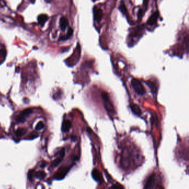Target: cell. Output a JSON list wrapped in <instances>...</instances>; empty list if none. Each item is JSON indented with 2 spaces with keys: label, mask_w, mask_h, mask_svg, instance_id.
Returning <instances> with one entry per match:
<instances>
[{
  "label": "cell",
  "mask_w": 189,
  "mask_h": 189,
  "mask_svg": "<svg viewBox=\"0 0 189 189\" xmlns=\"http://www.w3.org/2000/svg\"><path fill=\"white\" fill-rule=\"evenodd\" d=\"M160 189H164V188H161Z\"/></svg>",
  "instance_id": "obj_25"
},
{
  "label": "cell",
  "mask_w": 189,
  "mask_h": 189,
  "mask_svg": "<svg viewBox=\"0 0 189 189\" xmlns=\"http://www.w3.org/2000/svg\"><path fill=\"white\" fill-rule=\"evenodd\" d=\"M32 112V110L31 108H28L26 109H25L24 111H21L20 114L16 118V121L19 123H22L24 122L26 117H27L28 115H30Z\"/></svg>",
  "instance_id": "obj_3"
},
{
  "label": "cell",
  "mask_w": 189,
  "mask_h": 189,
  "mask_svg": "<svg viewBox=\"0 0 189 189\" xmlns=\"http://www.w3.org/2000/svg\"><path fill=\"white\" fill-rule=\"evenodd\" d=\"M131 111L137 116H140L142 114V111L140 107L137 104H132L130 105Z\"/></svg>",
  "instance_id": "obj_10"
},
{
  "label": "cell",
  "mask_w": 189,
  "mask_h": 189,
  "mask_svg": "<svg viewBox=\"0 0 189 189\" xmlns=\"http://www.w3.org/2000/svg\"><path fill=\"white\" fill-rule=\"evenodd\" d=\"M119 10L124 14H126V13H127V9H126V7L125 6L124 2H123V1L121 2V3H120V6L119 7Z\"/></svg>",
  "instance_id": "obj_16"
},
{
  "label": "cell",
  "mask_w": 189,
  "mask_h": 189,
  "mask_svg": "<svg viewBox=\"0 0 189 189\" xmlns=\"http://www.w3.org/2000/svg\"><path fill=\"white\" fill-rule=\"evenodd\" d=\"M44 128H45L44 123L42 122H39V123H38L36 125L35 129L36 131H40V130L43 129Z\"/></svg>",
  "instance_id": "obj_20"
},
{
  "label": "cell",
  "mask_w": 189,
  "mask_h": 189,
  "mask_svg": "<svg viewBox=\"0 0 189 189\" xmlns=\"http://www.w3.org/2000/svg\"><path fill=\"white\" fill-rule=\"evenodd\" d=\"M126 151V150H125ZM122 159H123V161H122V163H123V166H128L129 164V157H128V151H126V153H124L123 151V157H122Z\"/></svg>",
  "instance_id": "obj_14"
},
{
  "label": "cell",
  "mask_w": 189,
  "mask_h": 189,
  "mask_svg": "<svg viewBox=\"0 0 189 189\" xmlns=\"http://www.w3.org/2000/svg\"><path fill=\"white\" fill-rule=\"evenodd\" d=\"M142 10L140 9L139 12H138V19H141V17H142Z\"/></svg>",
  "instance_id": "obj_23"
},
{
  "label": "cell",
  "mask_w": 189,
  "mask_h": 189,
  "mask_svg": "<svg viewBox=\"0 0 189 189\" xmlns=\"http://www.w3.org/2000/svg\"><path fill=\"white\" fill-rule=\"evenodd\" d=\"M72 126L71 122L68 120H65L63 121L62 125V131L64 133L68 132L71 129Z\"/></svg>",
  "instance_id": "obj_11"
},
{
  "label": "cell",
  "mask_w": 189,
  "mask_h": 189,
  "mask_svg": "<svg viewBox=\"0 0 189 189\" xmlns=\"http://www.w3.org/2000/svg\"><path fill=\"white\" fill-rule=\"evenodd\" d=\"M26 130L23 128H19L16 131V134L17 137H21L26 133Z\"/></svg>",
  "instance_id": "obj_18"
},
{
  "label": "cell",
  "mask_w": 189,
  "mask_h": 189,
  "mask_svg": "<svg viewBox=\"0 0 189 189\" xmlns=\"http://www.w3.org/2000/svg\"><path fill=\"white\" fill-rule=\"evenodd\" d=\"M32 176H33V174L32 172V171H30L29 173H28V179H30V181H31V180L32 179Z\"/></svg>",
  "instance_id": "obj_22"
},
{
  "label": "cell",
  "mask_w": 189,
  "mask_h": 189,
  "mask_svg": "<svg viewBox=\"0 0 189 189\" xmlns=\"http://www.w3.org/2000/svg\"><path fill=\"white\" fill-rule=\"evenodd\" d=\"M46 165H47L46 163H45V162H43V163H42V164H41V165L40 167H41V168H43L46 167Z\"/></svg>",
  "instance_id": "obj_24"
},
{
  "label": "cell",
  "mask_w": 189,
  "mask_h": 189,
  "mask_svg": "<svg viewBox=\"0 0 189 189\" xmlns=\"http://www.w3.org/2000/svg\"><path fill=\"white\" fill-rule=\"evenodd\" d=\"M73 29H72V28H69L68 31V32L67 33L66 36L61 37L59 38V41H65L67 39H69L72 36V35H73Z\"/></svg>",
  "instance_id": "obj_15"
},
{
  "label": "cell",
  "mask_w": 189,
  "mask_h": 189,
  "mask_svg": "<svg viewBox=\"0 0 189 189\" xmlns=\"http://www.w3.org/2000/svg\"><path fill=\"white\" fill-rule=\"evenodd\" d=\"M59 25H60V27L62 30H63V31L65 30L66 28L69 25L68 20L65 17H61V19H60V21H59Z\"/></svg>",
  "instance_id": "obj_12"
},
{
  "label": "cell",
  "mask_w": 189,
  "mask_h": 189,
  "mask_svg": "<svg viewBox=\"0 0 189 189\" xmlns=\"http://www.w3.org/2000/svg\"><path fill=\"white\" fill-rule=\"evenodd\" d=\"M46 173L44 171H42L37 172L35 174V176L39 179H43L46 177Z\"/></svg>",
  "instance_id": "obj_17"
},
{
  "label": "cell",
  "mask_w": 189,
  "mask_h": 189,
  "mask_svg": "<svg viewBox=\"0 0 189 189\" xmlns=\"http://www.w3.org/2000/svg\"><path fill=\"white\" fill-rule=\"evenodd\" d=\"M65 149H62L59 152V157L53 162L51 166L56 167L57 165H58L59 164L61 163L62 160L63 159V157H65Z\"/></svg>",
  "instance_id": "obj_6"
},
{
  "label": "cell",
  "mask_w": 189,
  "mask_h": 189,
  "mask_svg": "<svg viewBox=\"0 0 189 189\" xmlns=\"http://www.w3.org/2000/svg\"><path fill=\"white\" fill-rule=\"evenodd\" d=\"M146 83L150 87V88L151 89V91H153V93H156V88H155V85H154V84H153V82H151L150 81H148V82H146Z\"/></svg>",
  "instance_id": "obj_19"
},
{
  "label": "cell",
  "mask_w": 189,
  "mask_h": 189,
  "mask_svg": "<svg viewBox=\"0 0 189 189\" xmlns=\"http://www.w3.org/2000/svg\"><path fill=\"white\" fill-rule=\"evenodd\" d=\"M131 85L134 89L135 91L137 94L140 96H143L145 94L146 91L142 83L137 79H133L131 82Z\"/></svg>",
  "instance_id": "obj_2"
},
{
  "label": "cell",
  "mask_w": 189,
  "mask_h": 189,
  "mask_svg": "<svg viewBox=\"0 0 189 189\" xmlns=\"http://www.w3.org/2000/svg\"><path fill=\"white\" fill-rule=\"evenodd\" d=\"M48 19V17L47 14H40L38 17V21L39 25H41L42 26L44 25V24L46 23V21Z\"/></svg>",
  "instance_id": "obj_13"
},
{
  "label": "cell",
  "mask_w": 189,
  "mask_h": 189,
  "mask_svg": "<svg viewBox=\"0 0 189 189\" xmlns=\"http://www.w3.org/2000/svg\"><path fill=\"white\" fill-rule=\"evenodd\" d=\"M103 11L101 8L97 7H94L93 8V17L94 20L97 22H100L103 17Z\"/></svg>",
  "instance_id": "obj_5"
},
{
  "label": "cell",
  "mask_w": 189,
  "mask_h": 189,
  "mask_svg": "<svg viewBox=\"0 0 189 189\" xmlns=\"http://www.w3.org/2000/svg\"><path fill=\"white\" fill-rule=\"evenodd\" d=\"M71 169V167H65V168H62L61 169L59 170L55 174L54 178L57 180H62L63 179L67 174L68 173L69 170Z\"/></svg>",
  "instance_id": "obj_4"
},
{
  "label": "cell",
  "mask_w": 189,
  "mask_h": 189,
  "mask_svg": "<svg viewBox=\"0 0 189 189\" xmlns=\"http://www.w3.org/2000/svg\"><path fill=\"white\" fill-rule=\"evenodd\" d=\"M155 182V175L154 174L151 175L149 178L148 179L146 184L145 185L144 189H151L153 186H154Z\"/></svg>",
  "instance_id": "obj_8"
},
{
  "label": "cell",
  "mask_w": 189,
  "mask_h": 189,
  "mask_svg": "<svg viewBox=\"0 0 189 189\" xmlns=\"http://www.w3.org/2000/svg\"><path fill=\"white\" fill-rule=\"evenodd\" d=\"M159 16V13L158 11H156L154 13H153L152 15L150 16L148 20L147 23L150 26L154 25L157 22Z\"/></svg>",
  "instance_id": "obj_9"
},
{
  "label": "cell",
  "mask_w": 189,
  "mask_h": 189,
  "mask_svg": "<svg viewBox=\"0 0 189 189\" xmlns=\"http://www.w3.org/2000/svg\"><path fill=\"white\" fill-rule=\"evenodd\" d=\"M109 189H124L123 186H122L120 184H117L115 185H113L112 186H111Z\"/></svg>",
  "instance_id": "obj_21"
},
{
  "label": "cell",
  "mask_w": 189,
  "mask_h": 189,
  "mask_svg": "<svg viewBox=\"0 0 189 189\" xmlns=\"http://www.w3.org/2000/svg\"><path fill=\"white\" fill-rule=\"evenodd\" d=\"M102 98L103 99V103L104 105V107L106 111L111 114L115 113V111L114 105L112 104L111 99L109 98L108 94H107V93L103 92L102 93Z\"/></svg>",
  "instance_id": "obj_1"
},
{
  "label": "cell",
  "mask_w": 189,
  "mask_h": 189,
  "mask_svg": "<svg viewBox=\"0 0 189 189\" xmlns=\"http://www.w3.org/2000/svg\"><path fill=\"white\" fill-rule=\"evenodd\" d=\"M91 175L93 178L98 182H102L103 181V177L101 175L99 171V170L97 169H94L91 172Z\"/></svg>",
  "instance_id": "obj_7"
}]
</instances>
